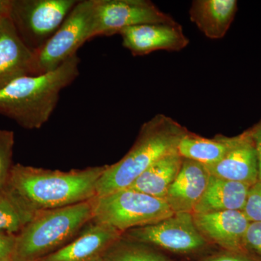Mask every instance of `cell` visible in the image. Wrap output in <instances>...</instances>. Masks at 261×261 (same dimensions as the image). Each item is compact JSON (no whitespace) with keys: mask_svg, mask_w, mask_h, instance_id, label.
<instances>
[{"mask_svg":"<svg viewBox=\"0 0 261 261\" xmlns=\"http://www.w3.org/2000/svg\"><path fill=\"white\" fill-rule=\"evenodd\" d=\"M108 165L68 171L13 165L8 186L34 213L92 200Z\"/></svg>","mask_w":261,"mask_h":261,"instance_id":"obj_1","label":"cell"},{"mask_svg":"<svg viewBox=\"0 0 261 261\" xmlns=\"http://www.w3.org/2000/svg\"><path fill=\"white\" fill-rule=\"evenodd\" d=\"M77 55L53 71L27 75L0 89V115L25 129H39L48 121L61 92L80 75Z\"/></svg>","mask_w":261,"mask_h":261,"instance_id":"obj_2","label":"cell"},{"mask_svg":"<svg viewBox=\"0 0 261 261\" xmlns=\"http://www.w3.org/2000/svg\"><path fill=\"white\" fill-rule=\"evenodd\" d=\"M187 132L177 121L161 113L145 122L126 155L106 168L97 182V196L128 188L159 160L178 153V143Z\"/></svg>","mask_w":261,"mask_h":261,"instance_id":"obj_3","label":"cell"},{"mask_svg":"<svg viewBox=\"0 0 261 261\" xmlns=\"http://www.w3.org/2000/svg\"><path fill=\"white\" fill-rule=\"evenodd\" d=\"M92 200L37 212L17 234L13 261L40 260L73 240L93 220Z\"/></svg>","mask_w":261,"mask_h":261,"instance_id":"obj_4","label":"cell"},{"mask_svg":"<svg viewBox=\"0 0 261 261\" xmlns=\"http://www.w3.org/2000/svg\"><path fill=\"white\" fill-rule=\"evenodd\" d=\"M92 202L93 221L122 233L155 224L175 214L164 200L130 188L96 196Z\"/></svg>","mask_w":261,"mask_h":261,"instance_id":"obj_5","label":"cell"},{"mask_svg":"<svg viewBox=\"0 0 261 261\" xmlns=\"http://www.w3.org/2000/svg\"><path fill=\"white\" fill-rule=\"evenodd\" d=\"M95 8L96 0L78 1L44 47L34 53L33 75L57 69L95 37Z\"/></svg>","mask_w":261,"mask_h":261,"instance_id":"obj_6","label":"cell"},{"mask_svg":"<svg viewBox=\"0 0 261 261\" xmlns=\"http://www.w3.org/2000/svg\"><path fill=\"white\" fill-rule=\"evenodd\" d=\"M76 0H11L9 18L24 44L35 53L57 32Z\"/></svg>","mask_w":261,"mask_h":261,"instance_id":"obj_7","label":"cell"},{"mask_svg":"<svg viewBox=\"0 0 261 261\" xmlns=\"http://www.w3.org/2000/svg\"><path fill=\"white\" fill-rule=\"evenodd\" d=\"M122 236L178 253L197 251L207 243L196 227L193 214L188 212L175 213L155 224L128 230Z\"/></svg>","mask_w":261,"mask_h":261,"instance_id":"obj_8","label":"cell"},{"mask_svg":"<svg viewBox=\"0 0 261 261\" xmlns=\"http://www.w3.org/2000/svg\"><path fill=\"white\" fill-rule=\"evenodd\" d=\"M149 0H96L95 37L114 35L142 24H175Z\"/></svg>","mask_w":261,"mask_h":261,"instance_id":"obj_9","label":"cell"},{"mask_svg":"<svg viewBox=\"0 0 261 261\" xmlns=\"http://www.w3.org/2000/svg\"><path fill=\"white\" fill-rule=\"evenodd\" d=\"M122 44L134 56H144L159 50L180 51L189 44L181 25L175 24H142L119 33Z\"/></svg>","mask_w":261,"mask_h":261,"instance_id":"obj_10","label":"cell"},{"mask_svg":"<svg viewBox=\"0 0 261 261\" xmlns=\"http://www.w3.org/2000/svg\"><path fill=\"white\" fill-rule=\"evenodd\" d=\"M206 168L215 177L240 182L250 187L256 183L258 166L251 128L231 137L229 147L224 158L216 164Z\"/></svg>","mask_w":261,"mask_h":261,"instance_id":"obj_11","label":"cell"},{"mask_svg":"<svg viewBox=\"0 0 261 261\" xmlns=\"http://www.w3.org/2000/svg\"><path fill=\"white\" fill-rule=\"evenodd\" d=\"M193 218L196 227L206 241L209 240L235 253L245 248V233L250 222L243 211L197 214H193Z\"/></svg>","mask_w":261,"mask_h":261,"instance_id":"obj_12","label":"cell"},{"mask_svg":"<svg viewBox=\"0 0 261 261\" xmlns=\"http://www.w3.org/2000/svg\"><path fill=\"white\" fill-rule=\"evenodd\" d=\"M122 233L92 220L73 240L39 261H99Z\"/></svg>","mask_w":261,"mask_h":261,"instance_id":"obj_13","label":"cell"},{"mask_svg":"<svg viewBox=\"0 0 261 261\" xmlns=\"http://www.w3.org/2000/svg\"><path fill=\"white\" fill-rule=\"evenodd\" d=\"M34 53L21 40L11 20H0V89L13 81L33 75Z\"/></svg>","mask_w":261,"mask_h":261,"instance_id":"obj_14","label":"cell"},{"mask_svg":"<svg viewBox=\"0 0 261 261\" xmlns=\"http://www.w3.org/2000/svg\"><path fill=\"white\" fill-rule=\"evenodd\" d=\"M211 174L200 163L183 159L181 169L168 189L165 201L173 212H193L203 195Z\"/></svg>","mask_w":261,"mask_h":261,"instance_id":"obj_15","label":"cell"},{"mask_svg":"<svg viewBox=\"0 0 261 261\" xmlns=\"http://www.w3.org/2000/svg\"><path fill=\"white\" fill-rule=\"evenodd\" d=\"M238 10L236 0H195L190 10L191 21L206 37L222 39Z\"/></svg>","mask_w":261,"mask_h":261,"instance_id":"obj_16","label":"cell"},{"mask_svg":"<svg viewBox=\"0 0 261 261\" xmlns=\"http://www.w3.org/2000/svg\"><path fill=\"white\" fill-rule=\"evenodd\" d=\"M250 186L211 176L208 185L192 214L243 211Z\"/></svg>","mask_w":261,"mask_h":261,"instance_id":"obj_17","label":"cell"},{"mask_svg":"<svg viewBox=\"0 0 261 261\" xmlns=\"http://www.w3.org/2000/svg\"><path fill=\"white\" fill-rule=\"evenodd\" d=\"M183 159L178 153L169 154L154 163L128 188L164 200L168 189L174 181Z\"/></svg>","mask_w":261,"mask_h":261,"instance_id":"obj_18","label":"cell"},{"mask_svg":"<svg viewBox=\"0 0 261 261\" xmlns=\"http://www.w3.org/2000/svg\"><path fill=\"white\" fill-rule=\"evenodd\" d=\"M231 137L223 135L206 139L188 130L178 143L177 152L182 159L192 160L208 167L224 158Z\"/></svg>","mask_w":261,"mask_h":261,"instance_id":"obj_19","label":"cell"},{"mask_svg":"<svg viewBox=\"0 0 261 261\" xmlns=\"http://www.w3.org/2000/svg\"><path fill=\"white\" fill-rule=\"evenodd\" d=\"M36 214L8 185L0 190V231L18 234Z\"/></svg>","mask_w":261,"mask_h":261,"instance_id":"obj_20","label":"cell"},{"mask_svg":"<svg viewBox=\"0 0 261 261\" xmlns=\"http://www.w3.org/2000/svg\"><path fill=\"white\" fill-rule=\"evenodd\" d=\"M99 261H171L150 245L121 236L103 254Z\"/></svg>","mask_w":261,"mask_h":261,"instance_id":"obj_21","label":"cell"},{"mask_svg":"<svg viewBox=\"0 0 261 261\" xmlns=\"http://www.w3.org/2000/svg\"><path fill=\"white\" fill-rule=\"evenodd\" d=\"M15 135L13 130L0 128V190L8 185L13 168Z\"/></svg>","mask_w":261,"mask_h":261,"instance_id":"obj_22","label":"cell"},{"mask_svg":"<svg viewBox=\"0 0 261 261\" xmlns=\"http://www.w3.org/2000/svg\"><path fill=\"white\" fill-rule=\"evenodd\" d=\"M243 213L252 222H261V182L257 181L249 189Z\"/></svg>","mask_w":261,"mask_h":261,"instance_id":"obj_23","label":"cell"},{"mask_svg":"<svg viewBox=\"0 0 261 261\" xmlns=\"http://www.w3.org/2000/svg\"><path fill=\"white\" fill-rule=\"evenodd\" d=\"M17 234L0 231V261L14 260Z\"/></svg>","mask_w":261,"mask_h":261,"instance_id":"obj_24","label":"cell"},{"mask_svg":"<svg viewBox=\"0 0 261 261\" xmlns=\"http://www.w3.org/2000/svg\"><path fill=\"white\" fill-rule=\"evenodd\" d=\"M245 246L261 255V222L250 223L245 233Z\"/></svg>","mask_w":261,"mask_h":261,"instance_id":"obj_25","label":"cell"},{"mask_svg":"<svg viewBox=\"0 0 261 261\" xmlns=\"http://www.w3.org/2000/svg\"><path fill=\"white\" fill-rule=\"evenodd\" d=\"M252 139L256 149L258 181L261 182V121L251 128Z\"/></svg>","mask_w":261,"mask_h":261,"instance_id":"obj_26","label":"cell"},{"mask_svg":"<svg viewBox=\"0 0 261 261\" xmlns=\"http://www.w3.org/2000/svg\"><path fill=\"white\" fill-rule=\"evenodd\" d=\"M204 261H256L251 258L244 256L240 254L231 252V254H225V255H217L210 257Z\"/></svg>","mask_w":261,"mask_h":261,"instance_id":"obj_27","label":"cell"},{"mask_svg":"<svg viewBox=\"0 0 261 261\" xmlns=\"http://www.w3.org/2000/svg\"><path fill=\"white\" fill-rule=\"evenodd\" d=\"M11 8V0H0V20L8 18Z\"/></svg>","mask_w":261,"mask_h":261,"instance_id":"obj_28","label":"cell"}]
</instances>
